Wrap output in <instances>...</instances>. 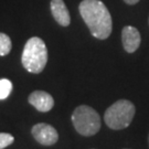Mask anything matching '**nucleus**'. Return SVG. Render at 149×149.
I'll use <instances>...</instances> for the list:
<instances>
[{
    "mask_svg": "<svg viewBox=\"0 0 149 149\" xmlns=\"http://www.w3.org/2000/svg\"><path fill=\"white\" fill-rule=\"evenodd\" d=\"M79 9L93 37L105 40L111 36L113 29L112 17L107 7L101 0H83Z\"/></svg>",
    "mask_w": 149,
    "mask_h": 149,
    "instance_id": "f257e3e1",
    "label": "nucleus"
},
{
    "mask_svg": "<svg viewBox=\"0 0 149 149\" xmlns=\"http://www.w3.org/2000/svg\"><path fill=\"white\" fill-rule=\"evenodd\" d=\"M21 62L30 73H41L48 62V49L42 39L33 37L29 39L23 48Z\"/></svg>",
    "mask_w": 149,
    "mask_h": 149,
    "instance_id": "f03ea898",
    "label": "nucleus"
},
{
    "mask_svg": "<svg viewBox=\"0 0 149 149\" xmlns=\"http://www.w3.org/2000/svg\"><path fill=\"white\" fill-rule=\"evenodd\" d=\"M135 113L136 108L132 102L127 100H119L106 109L104 120L109 128L119 130L130 125Z\"/></svg>",
    "mask_w": 149,
    "mask_h": 149,
    "instance_id": "7ed1b4c3",
    "label": "nucleus"
},
{
    "mask_svg": "<svg viewBox=\"0 0 149 149\" xmlns=\"http://www.w3.org/2000/svg\"><path fill=\"white\" fill-rule=\"evenodd\" d=\"M76 132L83 136H93L101 128V118L94 108L86 105L76 107L72 115Z\"/></svg>",
    "mask_w": 149,
    "mask_h": 149,
    "instance_id": "20e7f679",
    "label": "nucleus"
},
{
    "mask_svg": "<svg viewBox=\"0 0 149 149\" xmlns=\"http://www.w3.org/2000/svg\"><path fill=\"white\" fill-rule=\"evenodd\" d=\"M31 133L38 143H40L41 145H45V146H51L55 144L59 139V135H58V132L55 130V128L44 123L34 125L32 127Z\"/></svg>",
    "mask_w": 149,
    "mask_h": 149,
    "instance_id": "39448f33",
    "label": "nucleus"
},
{
    "mask_svg": "<svg viewBox=\"0 0 149 149\" xmlns=\"http://www.w3.org/2000/svg\"><path fill=\"white\" fill-rule=\"evenodd\" d=\"M122 41L125 51L128 53H133L140 45L141 42L140 33L135 27L126 26L122 31Z\"/></svg>",
    "mask_w": 149,
    "mask_h": 149,
    "instance_id": "423d86ee",
    "label": "nucleus"
},
{
    "mask_svg": "<svg viewBox=\"0 0 149 149\" xmlns=\"http://www.w3.org/2000/svg\"><path fill=\"white\" fill-rule=\"evenodd\" d=\"M29 103L33 107H36L39 112L45 113L52 109L54 105V100L47 92L34 91L29 96Z\"/></svg>",
    "mask_w": 149,
    "mask_h": 149,
    "instance_id": "0eeeda50",
    "label": "nucleus"
},
{
    "mask_svg": "<svg viewBox=\"0 0 149 149\" xmlns=\"http://www.w3.org/2000/svg\"><path fill=\"white\" fill-rule=\"evenodd\" d=\"M50 7L55 21L62 27H68L71 22V17L69 9L66 8V5L64 3L63 0H51Z\"/></svg>",
    "mask_w": 149,
    "mask_h": 149,
    "instance_id": "6e6552de",
    "label": "nucleus"
},
{
    "mask_svg": "<svg viewBox=\"0 0 149 149\" xmlns=\"http://www.w3.org/2000/svg\"><path fill=\"white\" fill-rule=\"evenodd\" d=\"M11 48H12V43L10 38L6 33L0 32V56H5L10 53Z\"/></svg>",
    "mask_w": 149,
    "mask_h": 149,
    "instance_id": "1a4fd4ad",
    "label": "nucleus"
},
{
    "mask_svg": "<svg viewBox=\"0 0 149 149\" xmlns=\"http://www.w3.org/2000/svg\"><path fill=\"white\" fill-rule=\"evenodd\" d=\"M12 91V83L8 79H1L0 80V101L6 100L10 95Z\"/></svg>",
    "mask_w": 149,
    "mask_h": 149,
    "instance_id": "9d476101",
    "label": "nucleus"
},
{
    "mask_svg": "<svg viewBox=\"0 0 149 149\" xmlns=\"http://www.w3.org/2000/svg\"><path fill=\"white\" fill-rule=\"evenodd\" d=\"M15 141L13 136L7 133H0V149H3L10 146Z\"/></svg>",
    "mask_w": 149,
    "mask_h": 149,
    "instance_id": "9b49d317",
    "label": "nucleus"
},
{
    "mask_svg": "<svg viewBox=\"0 0 149 149\" xmlns=\"http://www.w3.org/2000/svg\"><path fill=\"white\" fill-rule=\"evenodd\" d=\"M126 3H128V5H135V3H137L139 0H124Z\"/></svg>",
    "mask_w": 149,
    "mask_h": 149,
    "instance_id": "f8f14e48",
    "label": "nucleus"
},
{
    "mask_svg": "<svg viewBox=\"0 0 149 149\" xmlns=\"http://www.w3.org/2000/svg\"><path fill=\"white\" fill-rule=\"evenodd\" d=\"M148 145H149V136H148Z\"/></svg>",
    "mask_w": 149,
    "mask_h": 149,
    "instance_id": "ddd939ff",
    "label": "nucleus"
}]
</instances>
